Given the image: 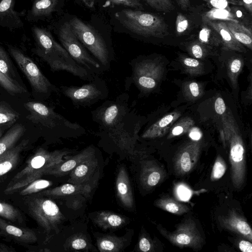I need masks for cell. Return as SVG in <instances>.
Instances as JSON below:
<instances>
[{"mask_svg":"<svg viewBox=\"0 0 252 252\" xmlns=\"http://www.w3.org/2000/svg\"><path fill=\"white\" fill-rule=\"evenodd\" d=\"M91 114L93 121L98 126L99 136L110 140L122 151L134 154L140 122L131 110L127 94L105 101Z\"/></svg>","mask_w":252,"mask_h":252,"instance_id":"obj_1","label":"cell"},{"mask_svg":"<svg viewBox=\"0 0 252 252\" xmlns=\"http://www.w3.org/2000/svg\"><path fill=\"white\" fill-rule=\"evenodd\" d=\"M35 41L34 52L47 63L53 72L64 71L84 81H91L96 76L79 65L66 50L53 37L50 31L44 27H32Z\"/></svg>","mask_w":252,"mask_h":252,"instance_id":"obj_2","label":"cell"},{"mask_svg":"<svg viewBox=\"0 0 252 252\" xmlns=\"http://www.w3.org/2000/svg\"><path fill=\"white\" fill-rule=\"evenodd\" d=\"M72 153L70 150H57L49 152L38 149L27 161L26 166L17 173L4 190L5 194H12L42 176L48 168L64 161L67 156Z\"/></svg>","mask_w":252,"mask_h":252,"instance_id":"obj_3","label":"cell"},{"mask_svg":"<svg viewBox=\"0 0 252 252\" xmlns=\"http://www.w3.org/2000/svg\"><path fill=\"white\" fill-rule=\"evenodd\" d=\"M24 106L29 112L27 116L29 120L58 137H74L86 133L83 126L78 123L70 121L52 107L35 101L26 102Z\"/></svg>","mask_w":252,"mask_h":252,"instance_id":"obj_4","label":"cell"},{"mask_svg":"<svg viewBox=\"0 0 252 252\" xmlns=\"http://www.w3.org/2000/svg\"><path fill=\"white\" fill-rule=\"evenodd\" d=\"M221 124L222 141L225 146L228 143L230 148L232 183L236 189H239L244 183L246 174L244 142L235 119L230 113L225 114L222 117Z\"/></svg>","mask_w":252,"mask_h":252,"instance_id":"obj_5","label":"cell"},{"mask_svg":"<svg viewBox=\"0 0 252 252\" xmlns=\"http://www.w3.org/2000/svg\"><path fill=\"white\" fill-rule=\"evenodd\" d=\"M116 15L126 28L137 34L163 38L167 32V24L156 15L129 9H123Z\"/></svg>","mask_w":252,"mask_h":252,"instance_id":"obj_6","label":"cell"},{"mask_svg":"<svg viewBox=\"0 0 252 252\" xmlns=\"http://www.w3.org/2000/svg\"><path fill=\"white\" fill-rule=\"evenodd\" d=\"M79 41L101 64L108 70L114 60V54L102 36L92 27L74 17L69 22Z\"/></svg>","mask_w":252,"mask_h":252,"instance_id":"obj_7","label":"cell"},{"mask_svg":"<svg viewBox=\"0 0 252 252\" xmlns=\"http://www.w3.org/2000/svg\"><path fill=\"white\" fill-rule=\"evenodd\" d=\"M58 34L62 46L79 65L95 75L105 71L78 39L69 22H65L60 27Z\"/></svg>","mask_w":252,"mask_h":252,"instance_id":"obj_8","label":"cell"},{"mask_svg":"<svg viewBox=\"0 0 252 252\" xmlns=\"http://www.w3.org/2000/svg\"><path fill=\"white\" fill-rule=\"evenodd\" d=\"M60 90L76 107L91 106L106 99L109 93L105 81L98 75L81 86H61Z\"/></svg>","mask_w":252,"mask_h":252,"instance_id":"obj_9","label":"cell"},{"mask_svg":"<svg viewBox=\"0 0 252 252\" xmlns=\"http://www.w3.org/2000/svg\"><path fill=\"white\" fill-rule=\"evenodd\" d=\"M7 46L10 55L25 75L35 93L47 97L52 93L59 91V89L50 82L29 56L16 47L9 44Z\"/></svg>","mask_w":252,"mask_h":252,"instance_id":"obj_10","label":"cell"},{"mask_svg":"<svg viewBox=\"0 0 252 252\" xmlns=\"http://www.w3.org/2000/svg\"><path fill=\"white\" fill-rule=\"evenodd\" d=\"M131 75L126 79V85L134 84L141 92H148L157 86L162 75V68L150 59L136 58L129 63Z\"/></svg>","mask_w":252,"mask_h":252,"instance_id":"obj_11","label":"cell"},{"mask_svg":"<svg viewBox=\"0 0 252 252\" xmlns=\"http://www.w3.org/2000/svg\"><path fill=\"white\" fill-rule=\"evenodd\" d=\"M26 201L30 213L46 232L57 229L64 217L53 200L32 197L27 198Z\"/></svg>","mask_w":252,"mask_h":252,"instance_id":"obj_12","label":"cell"},{"mask_svg":"<svg viewBox=\"0 0 252 252\" xmlns=\"http://www.w3.org/2000/svg\"><path fill=\"white\" fill-rule=\"evenodd\" d=\"M160 233L173 245L178 247L190 248L195 250L201 249L203 239L197 229L196 224L188 219L179 224L173 232L164 228H158Z\"/></svg>","mask_w":252,"mask_h":252,"instance_id":"obj_13","label":"cell"},{"mask_svg":"<svg viewBox=\"0 0 252 252\" xmlns=\"http://www.w3.org/2000/svg\"><path fill=\"white\" fill-rule=\"evenodd\" d=\"M201 146L200 141H192L178 150L174 159V170L177 175H185L192 170L199 157Z\"/></svg>","mask_w":252,"mask_h":252,"instance_id":"obj_14","label":"cell"},{"mask_svg":"<svg viewBox=\"0 0 252 252\" xmlns=\"http://www.w3.org/2000/svg\"><path fill=\"white\" fill-rule=\"evenodd\" d=\"M95 154L94 146H89L75 155L66 157L65 159L59 164L45 169L42 172V175H52L57 177L66 175L79 164L94 156Z\"/></svg>","mask_w":252,"mask_h":252,"instance_id":"obj_15","label":"cell"},{"mask_svg":"<svg viewBox=\"0 0 252 252\" xmlns=\"http://www.w3.org/2000/svg\"><path fill=\"white\" fill-rule=\"evenodd\" d=\"M16 0H0V26L10 30L23 27L22 17L26 16L27 10H14Z\"/></svg>","mask_w":252,"mask_h":252,"instance_id":"obj_16","label":"cell"},{"mask_svg":"<svg viewBox=\"0 0 252 252\" xmlns=\"http://www.w3.org/2000/svg\"><path fill=\"white\" fill-rule=\"evenodd\" d=\"M218 220L222 228L252 241V230L250 225L235 210H230L226 215L220 216Z\"/></svg>","mask_w":252,"mask_h":252,"instance_id":"obj_17","label":"cell"},{"mask_svg":"<svg viewBox=\"0 0 252 252\" xmlns=\"http://www.w3.org/2000/svg\"><path fill=\"white\" fill-rule=\"evenodd\" d=\"M60 0H32L30 8L27 10L26 19L29 22H36L49 19L58 11Z\"/></svg>","mask_w":252,"mask_h":252,"instance_id":"obj_18","label":"cell"},{"mask_svg":"<svg viewBox=\"0 0 252 252\" xmlns=\"http://www.w3.org/2000/svg\"><path fill=\"white\" fill-rule=\"evenodd\" d=\"M95 184V182L91 183L90 181L81 184L70 183L53 189L45 190L42 191L40 195L60 197L79 194L88 196L93 191Z\"/></svg>","mask_w":252,"mask_h":252,"instance_id":"obj_19","label":"cell"},{"mask_svg":"<svg viewBox=\"0 0 252 252\" xmlns=\"http://www.w3.org/2000/svg\"><path fill=\"white\" fill-rule=\"evenodd\" d=\"M165 176L164 169L154 161H147L141 166L140 179L142 185L146 189L156 186Z\"/></svg>","mask_w":252,"mask_h":252,"instance_id":"obj_20","label":"cell"},{"mask_svg":"<svg viewBox=\"0 0 252 252\" xmlns=\"http://www.w3.org/2000/svg\"><path fill=\"white\" fill-rule=\"evenodd\" d=\"M180 116L181 113L179 112H173L165 115L147 128L141 135V137L143 139H154L163 136L170 129Z\"/></svg>","mask_w":252,"mask_h":252,"instance_id":"obj_21","label":"cell"},{"mask_svg":"<svg viewBox=\"0 0 252 252\" xmlns=\"http://www.w3.org/2000/svg\"><path fill=\"white\" fill-rule=\"evenodd\" d=\"M117 196L126 207L132 209L134 205V200L129 179L126 168L121 166L118 171L116 181Z\"/></svg>","mask_w":252,"mask_h":252,"instance_id":"obj_22","label":"cell"},{"mask_svg":"<svg viewBox=\"0 0 252 252\" xmlns=\"http://www.w3.org/2000/svg\"><path fill=\"white\" fill-rule=\"evenodd\" d=\"M98 161L95 155L79 164L69 173L68 181L72 184H81L91 180L96 171Z\"/></svg>","mask_w":252,"mask_h":252,"instance_id":"obj_23","label":"cell"},{"mask_svg":"<svg viewBox=\"0 0 252 252\" xmlns=\"http://www.w3.org/2000/svg\"><path fill=\"white\" fill-rule=\"evenodd\" d=\"M216 30L220 35L224 50L241 52L246 51L245 48L238 42L228 29L224 21H203Z\"/></svg>","mask_w":252,"mask_h":252,"instance_id":"obj_24","label":"cell"},{"mask_svg":"<svg viewBox=\"0 0 252 252\" xmlns=\"http://www.w3.org/2000/svg\"><path fill=\"white\" fill-rule=\"evenodd\" d=\"M28 142L29 140L24 139L0 156V177L16 166L21 153L26 148Z\"/></svg>","mask_w":252,"mask_h":252,"instance_id":"obj_25","label":"cell"},{"mask_svg":"<svg viewBox=\"0 0 252 252\" xmlns=\"http://www.w3.org/2000/svg\"><path fill=\"white\" fill-rule=\"evenodd\" d=\"M0 230L3 234L22 242L34 243L37 239L35 233L32 230L10 224L0 218Z\"/></svg>","mask_w":252,"mask_h":252,"instance_id":"obj_26","label":"cell"},{"mask_svg":"<svg viewBox=\"0 0 252 252\" xmlns=\"http://www.w3.org/2000/svg\"><path fill=\"white\" fill-rule=\"evenodd\" d=\"M26 130L25 126L16 124L10 127L6 133L0 138V156L14 147Z\"/></svg>","mask_w":252,"mask_h":252,"instance_id":"obj_27","label":"cell"},{"mask_svg":"<svg viewBox=\"0 0 252 252\" xmlns=\"http://www.w3.org/2000/svg\"><path fill=\"white\" fill-rule=\"evenodd\" d=\"M228 29L236 39L250 49L252 48V33L250 29L239 22L225 21Z\"/></svg>","mask_w":252,"mask_h":252,"instance_id":"obj_28","label":"cell"},{"mask_svg":"<svg viewBox=\"0 0 252 252\" xmlns=\"http://www.w3.org/2000/svg\"><path fill=\"white\" fill-rule=\"evenodd\" d=\"M95 222L104 229L115 228L124 225L125 218L120 215L110 211H101L94 219Z\"/></svg>","mask_w":252,"mask_h":252,"instance_id":"obj_29","label":"cell"},{"mask_svg":"<svg viewBox=\"0 0 252 252\" xmlns=\"http://www.w3.org/2000/svg\"><path fill=\"white\" fill-rule=\"evenodd\" d=\"M199 41L208 47H217L222 44L221 37L218 32L205 22L198 34Z\"/></svg>","mask_w":252,"mask_h":252,"instance_id":"obj_30","label":"cell"},{"mask_svg":"<svg viewBox=\"0 0 252 252\" xmlns=\"http://www.w3.org/2000/svg\"><path fill=\"white\" fill-rule=\"evenodd\" d=\"M155 205L162 210L175 215H182L189 211L186 205L171 198H161L155 202Z\"/></svg>","mask_w":252,"mask_h":252,"instance_id":"obj_31","label":"cell"},{"mask_svg":"<svg viewBox=\"0 0 252 252\" xmlns=\"http://www.w3.org/2000/svg\"><path fill=\"white\" fill-rule=\"evenodd\" d=\"M122 238L114 236H104L97 240V246L102 252H119L124 246Z\"/></svg>","mask_w":252,"mask_h":252,"instance_id":"obj_32","label":"cell"},{"mask_svg":"<svg viewBox=\"0 0 252 252\" xmlns=\"http://www.w3.org/2000/svg\"><path fill=\"white\" fill-rule=\"evenodd\" d=\"M202 21H215L220 20L224 22H239L235 18L234 14L230 10L225 9L213 8L210 10L204 13L202 16Z\"/></svg>","mask_w":252,"mask_h":252,"instance_id":"obj_33","label":"cell"},{"mask_svg":"<svg viewBox=\"0 0 252 252\" xmlns=\"http://www.w3.org/2000/svg\"><path fill=\"white\" fill-rule=\"evenodd\" d=\"M0 71L7 77L16 81L17 75L9 55L0 44Z\"/></svg>","mask_w":252,"mask_h":252,"instance_id":"obj_34","label":"cell"},{"mask_svg":"<svg viewBox=\"0 0 252 252\" xmlns=\"http://www.w3.org/2000/svg\"><path fill=\"white\" fill-rule=\"evenodd\" d=\"M0 85L10 94L15 95L27 92L17 81L13 80L0 71Z\"/></svg>","mask_w":252,"mask_h":252,"instance_id":"obj_35","label":"cell"},{"mask_svg":"<svg viewBox=\"0 0 252 252\" xmlns=\"http://www.w3.org/2000/svg\"><path fill=\"white\" fill-rule=\"evenodd\" d=\"M0 217L14 222L23 221L20 212L12 205L0 202Z\"/></svg>","mask_w":252,"mask_h":252,"instance_id":"obj_36","label":"cell"},{"mask_svg":"<svg viewBox=\"0 0 252 252\" xmlns=\"http://www.w3.org/2000/svg\"><path fill=\"white\" fill-rule=\"evenodd\" d=\"M52 183L45 179H36L24 187L19 192L21 195H27L39 192L51 186Z\"/></svg>","mask_w":252,"mask_h":252,"instance_id":"obj_37","label":"cell"},{"mask_svg":"<svg viewBox=\"0 0 252 252\" xmlns=\"http://www.w3.org/2000/svg\"><path fill=\"white\" fill-rule=\"evenodd\" d=\"M193 125L194 121L190 118H183L176 125H174L172 127H171L168 138H172L184 134L189 131Z\"/></svg>","mask_w":252,"mask_h":252,"instance_id":"obj_38","label":"cell"},{"mask_svg":"<svg viewBox=\"0 0 252 252\" xmlns=\"http://www.w3.org/2000/svg\"><path fill=\"white\" fill-rule=\"evenodd\" d=\"M181 61L186 71L190 74L199 75L203 72V64L195 58L184 57Z\"/></svg>","mask_w":252,"mask_h":252,"instance_id":"obj_39","label":"cell"},{"mask_svg":"<svg viewBox=\"0 0 252 252\" xmlns=\"http://www.w3.org/2000/svg\"><path fill=\"white\" fill-rule=\"evenodd\" d=\"M243 66V61L240 58L232 60L228 65V74L234 88L237 87V77Z\"/></svg>","mask_w":252,"mask_h":252,"instance_id":"obj_40","label":"cell"},{"mask_svg":"<svg viewBox=\"0 0 252 252\" xmlns=\"http://www.w3.org/2000/svg\"><path fill=\"white\" fill-rule=\"evenodd\" d=\"M226 165L222 157L219 155L214 162L211 174V180L215 181L220 179L225 174Z\"/></svg>","mask_w":252,"mask_h":252,"instance_id":"obj_41","label":"cell"},{"mask_svg":"<svg viewBox=\"0 0 252 252\" xmlns=\"http://www.w3.org/2000/svg\"><path fill=\"white\" fill-rule=\"evenodd\" d=\"M190 54L196 59H203L209 54L207 46L199 41L191 43L188 47Z\"/></svg>","mask_w":252,"mask_h":252,"instance_id":"obj_42","label":"cell"},{"mask_svg":"<svg viewBox=\"0 0 252 252\" xmlns=\"http://www.w3.org/2000/svg\"><path fill=\"white\" fill-rule=\"evenodd\" d=\"M153 8L164 12H170L174 9L171 0H144Z\"/></svg>","mask_w":252,"mask_h":252,"instance_id":"obj_43","label":"cell"},{"mask_svg":"<svg viewBox=\"0 0 252 252\" xmlns=\"http://www.w3.org/2000/svg\"><path fill=\"white\" fill-rule=\"evenodd\" d=\"M213 8L231 11L230 5H243L241 0H202Z\"/></svg>","mask_w":252,"mask_h":252,"instance_id":"obj_44","label":"cell"},{"mask_svg":"<svg viewBox=\"0 0 252 252\" xmlns=\"http://www.w3.org/2000/svg\"><path fill=\"white\" fill-rule=\"evenodd\" d=\"M184 90L186 95L192 100L200 97L202 94L201 86L196 82L187 83L185 86Z\"/></svg>","mask_w":252,"mask_h":252,"instance_id":"obj_45","label":"cell"},{"mask_svg":"<svg viewBox=\"0 0 252 252\" xmlns=\"http://www.w3.org/2000/svg\"><path fill=\"white\" fill-rule=\"evenodd\" d=\"M107 1L110 4L122 5L139 10L143 9V6L140 0H107Z\"/></svg>","mask_w":252,"mask_h":252,"instance_id":"obj_46","label":"cell"},{"mask_svg":"<svg viewBox=\"0 0 252 252\" xmlns=\"http://www.w3.org/2000/svg\"><path fill=\"white\" fill-rule=\"evenodd\" d=\"M189 21L187 18L181 13H178L176 20V31L178 34L184 32L189 27Z\"/></svg>","mask_w":252,"mask_h":252,"instance_id":"obj_47","label":"cell"},{"mask_svg":"<svg viewBox=\"0 0 252 252\" xmlns=\"http://www.w3.org/2000/svg\"><path fill=\"white\" fill-rule=\"evenodd\" d=\"M18 118V114L8 108L0 111V124L16 121Z\"/></svg>","mask_w":252,"mask_h":252,"instance_id":"obj_48","label":"cell"},{"mask_svg":"<svg viewBox=\"0 0 252 252\" xmlns=\"http://www.w3.org/2000/svg\"><path fill=\"white\" fill-rule=\"evenodd\" d=\"M175 193L180 200L185 201L189 199L191 192L186 186L179 185L175 189Z\"/></svg>","mask_w":252,"mask_h":252,"instance_id":"obj_49","label":"cell"},{"mask_svg":"<svg viewBox=\"0 0 252 252\" xmlns=\"http://www.w3.org/2000/svg\"><path fill=\"white\" fill-rule=\"evenodd\" d=\"M70 245L74 250H83L87 248L88 243L87 241L80 236L74 238L70 242Z\"/></svg>","mask_w":252,"mask_h":252,"instance_id":"obj_50","label":"cell"},{"mask_svg":"<svg viewBox=\"0 0 252 252\" xmlns=\"http://www.w3.org/2000/svg\"><path fill=\"white\" fill-rule=\"evenodd\" d=\"M214 106L216 112L219 115H222L225 112V104L221 97H219L216 99Z\"/></svg>","mask_w":252,"mask_h":252,"instance_id":"obj_51","label":"cell"},{"mask_svg":"<svg viewBox=\"0 0 252 252\" xmlns=\"http://www.w3.org/2000/svg\"><path fill=\"white\" fill-rule=\"evenodd\" d=\"M152 248L151 244L149 240L146 237H142L139 242V249L144 252H149Z\"/></svg>","mask_w":252,"mask_h":252,"instance_id":"obj_52","label":"cell"},{"mask_svg":"<svg viewBox=\"0 0 252 252\" xmlns=\"http://www.w3.org/2000/svg\"><path fill=\"white\" fill-rule=\"evenodd\" d=\"M189 137L193 141H199L202 137V132L196 127H191L189 130Z\"/></svg>","mask_w":252,"mask_h":252,"instance_id":"obj_53","label":"cell"},{"mask_svg":"<svg viewBox=\"0 0 252 252\" xmlns=\"http://www.w3.org/2000/svg\"><path fill=\"white\" fill-rule=\"evenodd\" d=\"M239 248L243 252H252V244L250 241L241 240L238 244Z\"/></svg>","mask_w":252,"mask_h":252,"instance_id":"obj_54","label":"cell"},{"mask_svg":"<svg viewBox=\"0 0 252 252\" xmlns=\"http://www.w3.org/2000/svg\"><path fill=\"white\" fill-rule=\"evenodd\" d=\"M179 6L184 10H187L190 7V0H175Z\"/></svg>","mask_w":252,"mask_h":252,"instance_id":"obj_55","label":"cell"},{"mask_svg":"<svg viewBox=\"0 0 252 252\" xmlns=\"http://www.w3.org/2000/svg\"><path fill=\"white\" fill-rule=\"evenodd\" d=\"M15 121H10L7 123L0 124V138L1 137L3 133L8 128L12 126Z\"/></svg>","mask_w":252,"mask_h":252,"instance_id":"obj_56","label":"cell"},{"mask_svg":"<svg viewBox=\"0 0 252 252\" xmlns=\"http://www.w3.org/2000/svg\"><path fill=\"white\" fill-rule=\"evenodd\" d=\"M243 5L246 8L248 12L251 14L252 13V0H241Z\"/></svg>","mask_w":252,"mask_h":252,"instance_id":"obj_57","label":"cell"},{"mask_svg":"<svg viewBox=\"0 0 252 252\" xmlns=\"http://www.w3.org/2000/svg\"><path fill=\"white\" fill-rule=\"evenodd\" d=\"M85 5L89 8H93L95 0H82Z\"/></svg>","mask_w":252,"mask_h":252,"instance_id":"obj_58","label":"cell"},{"mask_svg":"<svg viewBox=\"0 0 252 252\" xmlns=\"http://www.w3.org/2000/svg\"><path fill=\"white\" fill-rule=\"evenodd\" d=\"M7 108L3 104L0 103V111L5 110Z\"/></svg>","mask_w":252,"mask_h":252,"instance_id":"obj_59","label":"cell"},{"mask_svg":"<svg viewBox=\"0 0 252 252\" xmlns=\"http://www.w3.org/2000/svg\"><path fill=\"white\" fill-rule=\"evenodd\" d=\"M7 251H9L7 250H4V249H0V252H7Z\"/></svg>","mask_w":252,"mask_h":252,"instance_id":"obj_60","label":"cell"}]
</instances>
